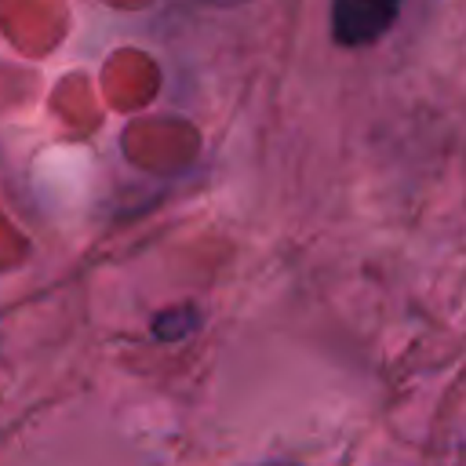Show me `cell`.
<instances>
[{
  "label": "cell",
  "instance_id": "obj_3",
  "mask_svg": "<svg viewBox=\"0 0 466 466\" xmlns=\"http://www.w3.org/2000/svg\"><path fill=\"white\" fill-rule=\"evenodd\" d=\"M218 4H229V0H218Z\"/></svg>",
  "mask_w": 466,
  "mask_h": 466
},
{
  "label": "cell",
  "instance_id": "obj_2",
  "mask_svg": "<svg viewBox=\"0 0 466 466\" xmlns=\"http://www.w3.org/2000/svg\"><path fill=\"white\" fill-rule=\"evenodd\" d=\"M200 328V313L193 306H178V309H167L153 320V335L164 339V342H175V339H186L189 331Z\"/></svg>",
  "mask_w": 466,
  "mask_h": 466
},
{
  "label": "cell",
  "instance_id": "obj_1",
  "mask_svg": "<svg viewBox=\"0 0 466 466\" xmlns=\"http://www.w3.org/2000/svg\"><path fill=\"white\" fill-rule=\"evenodd\" d=\"M400 7L404 0H331V36L342 47H368L393 29Z\"/></svg>",
  "mask_w": 466,
  "mask_h": 466
}]
</instances>
